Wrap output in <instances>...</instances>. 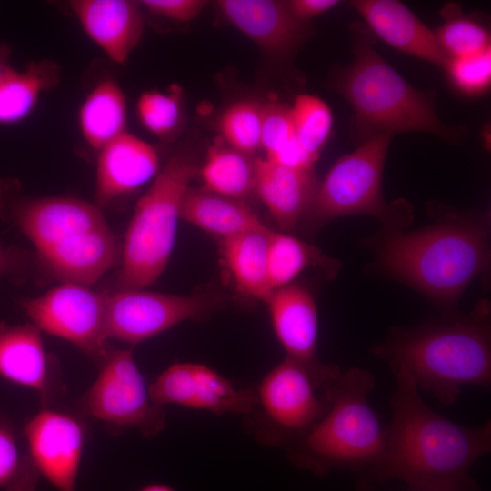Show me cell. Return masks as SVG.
Wrapping results in <instances>:
<instances>
[{
    "instance_id": "cell-1",
    "label": "cell",
    "mask_w": 491,
    "mask_h": 491,
    "mask_svg": "<svg viewBox=\"0 0 491 491\" xmlns=\"http://www.w3.org/2000/svg\"><path fill=\"white\" fill-rule=\"evenodd\" d=\"M396 390L392 418L384 427V446L366 471L377 481H405L432 491H482L470 476L473 464L491 451V422L458 425L431 409L410 373L390 366Z\"/></svg>"
},
{
    "instance_id": "cell-2",
    "label": "cell",
    "mask_w": 491,
    "mask_h": 491,
    "mask_svg": "<svg viewBox=\"0 0 491 491\" xmlns=\"http://www.w3.org/2000/svg\"><path fill=\"white\" fill-rule=\"evenodd\" d=\"M353 61L336 68L329 86L353 109L351 139L357 145L382 135L429 133L448 143H458L466 126H450L438 116L435 91L410 85L376 50L375 36L364 23L351 24Z\"/></svg>"
},
{
    "instance_id": "cell-3",
    "label": "cell",
    "mask_w": 491,
    "mask_h": 491,
    "mask_svg": "<svg viewBox=\"0 0 491 491\" xmlns=\"http://www.w3.org/2000/svg\"><path fill=\"white\" fill-rule=\"evenodd\" d=\"M489 215L451 214L439 223L404 232L387 229L376 242V266L436 303L455 305L489 268Z\"/></svg>"
},
{
    "instance_id": "cell-4",
    "label": "cell",
    "mask_w": 491,
    "mask_h": 491,
    "mask_svg": "<svg viewBox=\"0 0 491 491\" xmlns=\"http://www.w3.org/2000/svg\"><path fill=\"white\" fill-rule=\"evenodd\" d=\"M373 354L389 366H402L418 389L453 405L465 386L491 385L489 309L478 306L465 317L395 330Z\"/></svg>"
},
{
    "instance_id": "cell-5",
    "label": "cell",
    "mask_w": 491,
    "mask_h": 491,
    "mask_svg": "<svg viewBox=\"0 0 491 491\" xmlns=\"http://www.w3.org/2000/svg\"><path fill=\"white\" fill-rule=\"evenodd\" d=\"M375 378L351 367L324 385L329 406L317 424L285 449L297 467L321 476L333 467L367 468L380 456L384 427L368 402Z\"/></svg>"
},
{
    "instance_id": "cell-6",
    "label": "cell",
    "mask_w": 491,
    "mask_h": 491,
    "mask_svg": "<svg viewBox=\"0 0 491 491\" xmlns=\"http://www.w3.org/2000/svg\"><path fill=\"white\" fill-rule=\"evenodd\" d=\"M197 172L194 158L178 152L138 200L121 248L117 289L144 288L162 275L175 245L183 199Z\"/></svg>"
},
{
    "instance_id": "cell-7",
    "label": "cell",
    "mask_w": 491,
    "mask_h": 491,
    "mask_svg": "<svg viewBox=\"0 0 491 491\" xmlns=\"http://www.w3.org/2000/svg\"><path fill=\"white\" fill-rule=\"evenodd\" d=\"M340 372L338 366L317 372L286 356L254 387L256 401L244 416L245 428L260 444L285 450L326 414L324 385Z\"/></svg>"
},
{
    "instance_id": "cell-8",
    "label": "cell",
    "mask_w": 491,
    "mask_h": 491,
    "mask_svg": "<svg viewBox=\"0 0 491 491\" xmlns=\"http://www.w3.org/2000/svg\"><path fill=\"white\" fill-rule=\"evenodd\" d=\"M393 135H382L339 157L319 183L312 206L305 215L315 226L333 219L366 215L375 216L387 229L407 225L413 209L406 200L386 202L382 176Z\"/></svg>"
},
{
    "instance_id": "cell-9",
    "label": "cell",
    "mask_w": 491,
    "mask_h": 491,
    "mask_svg": "<svg viewBox=\"0 0 491 491\" xmlns=\"http://www.w3.org/2000/svg\"><path fill=\"white\" fill-rule=\"evenodd\" d=\"M99 363L95 380L79 401L84 414L115 434L133 429L153 438L161 433L165 412L151 399L132 350L109 348Z\"/></svg>"
},
{
    "instance_id": "cell-10",
    "label": "cell",
    "mask_w": 491,
    "mask_h": 491,
    "mask_svg": "<svg viewBox=\"0 0 491 491\" xmlns=\"http://www.w3.org/2000/svg\"><path fill=\"white\" fill-rule=\"evenodd\" d=\"M220 301L208 295L178 296L116 289L106 295L105 335L130 345L144 342L186 320H204Z\"/></svg>"
},
{
    "instance_id": "cell-11",
    "label": "cell",
    "mask_w": 491,
    "mask_h": 491,
    "mask_svg": "<svg viewBox=\"0 0 491 491\" xmlns=\"http://www.w3.org/2000/svg\"><path fill=\"white\" fill-rule=\"evenodd\" d=\"M21 306L41 331L61 337L99 361L109 349L105 335L106 294L63 283Z\"/></svg>"
},
{
    "instance_id": "cell-12",
    "label": "cell",
    "mask_w": 491,
    "mask_h": 491,
    "mask_svg": "<svg viewBox=\"0 0 491 491\" xmlns=\"http://www.w3.org/2000/svg\"><path fill=\"white\" fill-rule=\"evenodd\" d=\"M0 215L16 225L38 253L108 225L96 204L65 196L27 197L12 179L0 181Z\"/></svg>"
},
{
    "instance_id": "cell-13",
    "label": "cell",
    "mask_w": 491,
    "mask_h": 491,
    "mask_svg": "<svg viewBox=\"0 0 491 491\" xmlns=\"http://www.w3.org/2000/svg\"><path fill=\"white\" fill-rule=\"evenodd\" d=\"M40 476L57 491H75L86 440V426L75 414L42 407L21 431Z\"/></svg>"
},
{
    "instance_id": "cell-14",
    "label": "cell",
    "mask_w": 491,
    "mask_h": 491,
    "mask_svg": "<svg viewBox=\"0 0 491 491\" xmlns=\"http://www.w3.org/2000/svg\"><path fill=\"white\" fill-rule=\"evenodd\" d=\"M149 393L157 406L174 404L214 415L244 416L256 401L255 388H236L213 368L192 362L169 366L149 385Z\"/></svg>"
},
{
    "instance_id": "cell-15",
    "label": "cell",
    "mask_w": 491,
    "mask_h": 491,
    "mask_svg": "<svg viewBox=\"0 0 491 491\" xmlns=\"http://www.w3.org/2000/svg\"><path fill=\"white\" fill-rule=\"evenodd\" d=\"M0 376L34 390L42 407L64 393V384L48 356L41 330L33 324L0 322Z\"/></svg>"
},
{
    "instance_id": "cell-16",
    "label": "cell",
    "mask_w": 491,
    "mask_h": 491,
    "mask_svg": "<svg viewBox=\"0 0 491 491\" xmlns=\"http://www.w3.org/2000/svg\"><path fill=\"white\" fill-rule=\"evenodd\" d=\"M223 16L263 51L289 59L312 33L310 24L297 21L285 1L221 0Z\"/></svg>"
},
{
    "instance_id": "cell-17",
    "label": "cell",
    "mask_w": 491,
    "mask_h": 491,
    "mask_svg": "<svg viewBox=\"0 0 491 491\" xmlns=\"http://www.w3.org/2000/svg\"><path fill=\"white\" fill-rule=\"evenodd\" d=\"M160 170L156 149L136 135L125 132L98 151L95 203L104 205L137 190Z\"/></svg>"
},
{
    "instance_id": "cell-18",
    "label": "cell",
    "mask_w": 491,
    "mask_h": 491,
    "mask_svg": "<svg viewBox=\"0 0 491 491\" xmlns=\"http://www.w3.org/2000/svg\"><path fill=\"white\" fill-rule=\"evenodd\" d=\"M350 5L374 35L391 47L445 68L448 57L436 34L406 5L396 0H353Z\"/></svg>"
},
{
    "instance_id": "cell-19",
    "label": "cell",
    "mask_w": 491,
    "mask_h": 491,
    "mask_svg": "<svg viewBox=\"0 0 491 491\" xmlns=\"http://www.w3.org/2000/svg\"><path fill=\"white\" fill-rule=\"evenodd\" d=\"M266 304L274 332L286 356L317 372L336 367L333 364L322 363L317 357V308L307 289L289 284L276 289Z\"/></svg>"
},
{
    "instance_id": "cell-20",
    "label": "cell",
    "mask_w": 491,
    "mask_h": 491,
    "mask_svg": "<svg viewBox=\"0 0 491 491\" xmlns=\"http://www.w3.org/2000/svg\"><path fill=\"white\" fill-rule=\"evenodd\" d=\"M70 6L86 35L113 62L125 63L144 33L140 1L74 0Z\"/></svg>"
},
{
    "instance_id": "cell-21",
    "label": "cell",
    "mask_w": 491,
    "mask_h": 491,
    "mask_svg": "<svg viewBox=\"0 0 491 491\" xmlns=\"http://www.w3.org/2000/svg\"><path fill=\"white\" fill-rule=\"evenodd\" d=\"M120 254L108 225L74 235L38 253L43 266L55 278L87 286L111 269Z\"/></svg>"
},
{
    "instance_id": "cell-22",
    "label": "cell",
    "mask_w": 491,
    "mask_h": 491,
    "mask_svg": "<svg viewBox=\"0 0 491 491\" xmlns=\"http://www.w3.org/2000/svg\"><path fill=\"white\" fill-rule=\"evenodd\" d=\"M319 183L314 169L256 159L255 191L282 232L295 231L312 206Z\"/></svg>"
},
{
    "instance_id": "cell-23",
    "label": "cell",
    "mask_w": 491,
    "mask_h": 491,
    "mask_svg": "<svg viewBox=\"0 0 491 491\" xmlns=\"http://www.w3.org/2000/svg\"><path fill=\"white\" fill-rule=\"evenodd\" d=\"M180 218L225 239L264 224L244 200L225 196L205 187L190 186L182 202Z\"/></svg>"
},
{
    "instance_id": "cell-24",
    "label": "cell",
    "mask_w": 491,
    "mask_h": 491,
    "mask_svg": "<svg viewBox=\"0 0 491 491\" xmlns=\"http://www.w3.org/2000/svg\"><path fill=\"white\" fill-rule=\"evenodd\" d=\"M270 233L264 225L221 240L223 257L237 291L264 303L274 292L268 271Z\"/></svg>"
},
{
    "instance_id": "cell-25",
    "label": "cell",
    "mask_w": 491,
    "mask_h": 491,
    "mask_svg": "<svg viewBox=\"0 0 491 491\" xmlns=\"http://www.w3.org/2000/svg\"><path fill=\"white\" fill-rule=\"evenodd\" d=\"M78 124L85 143L97 151L126 132L125 96L115 80H102L87 94Z\"/></svg>"
},
{
    "instance_id": "cell-26",
    "label": "cell",
    "mask_w": 491,
    "mask_h": 491,
    "mask_svg": "<svg viewBox=\"0 0 491 491\" xmlns=\"http://www.w3.org/2000/svg\"><path fill=\"white\" fill-rule=\"evenodd\" d=\"M59 67L51 60L28 63L22 70L10 67L0 79V124L25 119L41 95L59 82Z\"/></svg>"
},
{
    "instance_id": "cell-27",
    "label": "cell",
    "mask_w": 491,
    "mask_h": 491,
    "mask_svg": "<svg viewBox=\"0 0 491 491\" xmlns=\"http://www.w3.org/2000/svg\"><path fill=\"white\" fill-rule=\"evenodd\" d=\"M199 172L206 189L244 200L256 187V159L217 137Z\"/></svg>"
},
{
    "instance_id": "cell-28",
    "label": "cell",
    "mask_w": 491,
    "mask_h": 491,
    "mask_svg": "<svg viewBox=\"0 0 491 491\" xmlns=\"http://www.w3.org/2000/svg\"><path fill=\"white\" fill-rule=\"evenodd\" d=\"M320 267L336 276L340 263L317 247L288 233L271 230L268 244V271L273 290L287 286L307 267Z\"/></svg>"
},
{
    "instance_id": "cell-29",
    "label": "cell",
    "mask_w": 491,
    "mask_h": 491,
    "mask_svg": "<svg viewBox=\"0 0 491 491\" xmlns=\"http://www.w3.org/2000/svg\"><path fill=\"white\" fill-rule=\"evenodd\" d=\"M39 479L21 433L0 409V490L35 491Z\"/></svg>"
},
{
    "instance_id": "cell-30",
    "label": "cell",
    "mask_w": 491,
    "mask_h": 491,
    "mask_svg": "<svg viewBox=\"0 0 491 491\" xmlns=\"http://www.w3.org/2000/svg\"><path fill=\"white\" fill-rule=\"evenodd\" d=\"M446 21L435 32L437 42L448 58L473 55L490 47V34L476 18L465 15L457 5L444 7Z\"/></svg>"
},
{
    "instance_id": "cell-31",
    "label": "cell",
    "mask_w": 491,
    "mask_h": 491,
    "mask_svg": "<svg viewBox=\"0 0 491 491\" xmlns=\"http://www.w3.org/2000/svg\"><path fill=\"white\" fill-rule=\"evenodd\" d=\"M290 108L294 136L304 151L316 161L332 131V111L320 97L308 94L298 95Z\"/></svg>"
},
{
    "instance_id": "cell-32",
    "label": "cell",
    "mask_w": 491,
    "mask_h": 491,
    "mask_svg": "<svg viewBox=\"0 0 491 491\" xmlns=\"http://www.w3.org/2000/svg\"><path fill=\"white\" fill-rule=\"evenodd\" d=\"M183 90L171 85L166 90L143 92L137 100L136 109L144 127L162 140L175 134L182 119Z\"/></svg>"
},
{
    "instance_id": "cell-33",
    "label": "cell",
    "mask_w": 491,
    "mask_h": 491,
    "mask_svg": "<svg viewBox=\"0 0 491 491\" xmlns=\"http://www.w3.org/2000/svg\"><path fill=\"white\" fill-rule=\"evenodd\" d=\"M262 105L251 100L232 104L221 115V138L233 148L253 155L260 149Z\"/></svg>"
},
{
    "instance_id": "cell-34",
    "label": "cell",
    "mask_w": 491,
    "mask_h": 491,
    "mask_svg": "<svg viewBox=\"0 0 491 491\" xmlns=\"http://www.w3.org/2000/svg\"><path fill=\"white\" fill-rule=\"evenodd\" d=\"M444 69L458 91L469 95H480L491 83V48L473 55L448 58Z\"/></svg>"
},
{
    "instance_id": "cell-35",
    "label": "cell",
    "mask_w": 491,
    "mask_h": 491,
    "mask_svg": "<svg viewBox=\"0 0 491 491\" xmlns=\"http://www.w3.org/2000/svg\"><path fill=\"white\" fill-rule=\"evenodd\" d=\"M294 128L290 105L269 102L262 105L260 149L270 158L293 139Z\"/></svg>"
},
{
    "instance_id": "cell-36",
    "label": "cell",
    "mask_w": 491,
    "mask_h": 491,
    "mask_svg": "<svg viewBox=\"0 0 491 491\" xmlns=\"http://www.w3.org/2000/svg\"><path fill=\"white\" fill-rule=\"evenodd\" d=\"M144 9L150 14L176 23L195 18L207 5L204 0H143Z\"/></svg>"
},
{
    "instance_id": "cell-37",
    "label": "cell",
    "mask_w": 491,
    "mask_h": 491,
    "mask_svg": "<svg viewBox=\"0 0 491 491\" xmlns=\"http://www.w3.org/2000/svg\"><path fill=\"white\" fill-rule=\"evenodd\" d=\"M285 2L291 15L303 24H310L313 18L341 3L338 0H290Z\"/></svg>"
},
{
    "instance_id": "cell-38",
    "label": "cell",
    "mask_w": 491,
    "mask_h": 491,
    "mask_svg": "<svg viewBox=\"0 0 491 491\" xmlns=\"http://www.w3.org/2000/svg\"><path fill=\"white\" fill-rule=\"evenodd\" d=\"M24 266L21 254L9 247H4L0 243V276L16 274Z\"/></svg>"
},
{
    "instance_id": "cell-39",
    "label": "cell",
    "mask_w": 491,
    "mask_h": 491,
    "mask_svg": "<svg viewBox=\"0 0 491 491\" xmlns=\"http://www.w3.org/2000/svg\"><path fill=\"white\" fill-rule=\"evenodd\" d=\"M11 49L5 44H0V79L11 67L9 64Z\"/></svg>"
},
{
    "instance_id": "cell-40",
    "label": "cell",
    "mask_w": 491,
    "mask_h": 491,
    "mask_svg": "<svg viewBox=\"0 0 491 491\" xmlns=\"http://www.w3.org/2000/svg\"><path fill=\"white\" fill-rule=\"evenodd\" d=\"M137 491H175L172 486L163 483H151Z\"/></svg>"
},
{
    "instance_id": "cell-41",
    "label": "cell",
    "mask_w": 491,
    "mask_h": 491,
    "mask_svg": "<svg viewBox=\"0 0 491 491\" xmlns=\"http://www.w3.org/2000/svg\"><path fill=\"white\" fill-rule=\"evenodd\" d=\"M363 491H371V490L369 488L366 489V488L363 487ZM408 491H432V490L410 487V489Z\"/></svg>"
}]
</instances>
